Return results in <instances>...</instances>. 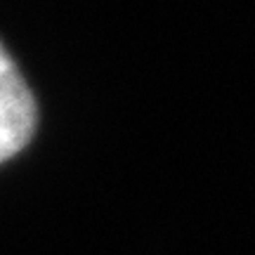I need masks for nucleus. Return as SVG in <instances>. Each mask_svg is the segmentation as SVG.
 <instances>
[{
    "label": "nucleus",
    "mask_w": 255,
    "mask_h": 255,
    "mask_svg": "<svg viewBox=\"0 0 255 255\" xmlns=\"http://www.w3.org/2000/svg\"><path fill=\"white\" fill-rule=\"evenodd\" d=\"M38 109L33 92L0 43V165L31 142Z\"/></svg>",
    "instance_id": "f257e3e1"
}]
</instances>
